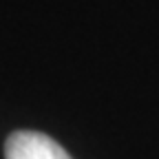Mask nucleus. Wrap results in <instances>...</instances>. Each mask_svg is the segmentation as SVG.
Returning a JSON list of instances; mask_svg holds the SVG:
<instances>
[{"instance_id": "nucleus-1", "label": "nucleus", "mask_w": 159, "mask_h": 159, "mask_svg": "<svg viewBox=\"0 0 159 159\" xmlns=\"http://www.w3.org/2000/svg\"><path fill=\"white\" fill-rule=\"evenodd\" d=\"M7 159H71V155L51 137L33 130H18L5 144Z\"/></svg>"}]
</instances>
